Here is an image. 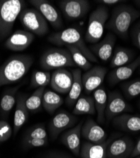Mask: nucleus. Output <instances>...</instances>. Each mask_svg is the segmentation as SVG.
I'll use <instances>...</instances> for the list:
<instances>
[{"label":"nucleus","mask_w":140,"mask_h":158,"mask_svg":"<svg viewBox=\"0 0 140 158\" xmlns=\"http://www.w3.org/2000/svg\"><path fill=\"white\" fill-rule=\"evenodd\" d=\"M34 58L27 55L9 57L0 66V87L19 81L30 70Z\"/></svg>","instance_id":"nucleus-1"},{"label":"nucleus","mask_w":140,"mask_h":158,"mask_svg":"<svg viewBox=\"0 0 140 158\" xmlns=\"http://www.w3.org/2000/svg\"><path fill=\"white\" fill-rule=\"evenodd\" d=\"M140 17V11L128 5H118L114 8L110 19L106 27L121 38L128 36V31L132 23Z\"/></svg>","instance_id":"nucleus-2"},{"label":"nucleus","mask_w":140,"mask_h":158,"mask_svg":"<svg viewBox=\"0 0 140 158\" xmlns=\"http://www.w3.org/2000/svg\"><path fill=\"white\" fill-rule=\"evenodd\" d=\"M49 43L58 46L66 45L77 48L90 62H98L96 58L85 44L80 31L76 28L70 27L62 31L53 33L47 37Z\"/></svg>","instance_id":"nucleus-3"},{"label":"nucleus","mask_w":140,"mask_h":158,"mask_svg":"<svg viewBox=\"0 0 140 158\" xmlns=\"http://www.w3.org/2000/svg\"><path fill=\"white\" fill-rule=\"evenodd\" d=\"M23 0H0V41L8 37L17 17L25 9Z\"/></svg>","instance_id":"nucleus-4"},{"label":"nucleus","mask_w":140,"mask_h":158,"mask_svg":"<svg viewBox=\"0 0 140 158\" xmlns=\"http://www.w3.org/2000/svg\"><path fill=\"white\" fill-rule=\"evenodd\" d=\"M109 16L108 8L104 5L98 6L91 13L88 19V27L85 36L86 43L95 44L100 41Z\"/></svg>","instance_id":"nucleus-5"},{"label":"nucleus","mask_w":140,"mask_h":158,"mask_svg":"<svg viewBox=\"0 0 140 158\" xmlns=\"http://www.w3.org/2000/svg\"><path fill=\"white\" fill-rule=\"evenodd\" d=\"M39 63L41 68L46 70L76 66L70 52L64 48H52L46 51L41 56Z\"/></svg>","instance_id":"nucleus-6"},{"label":"nucleus","mask_w":140,"mask_h":158,"mask_svg":"<svg viewBox=\"0 0 140 158\" xmlns=\"http://www.w3.org/2000/svg\"><path fill=\"white\" fill-rule=\"evenodd\" d=\"M18 19L23 27L33 34L44 35L49 32L47 20L36 9L25 8L20 13Z\"/></svg>","instance_id":"nucleus-7"},{"label":"nucleus","mask_w":140,"mask_h":158,"mask_svg":"<svg viewBox=\"0 0 140 158\" xmlns=\"http://www.w3.org/2000/svg\"><path fill=\"white\" fill-rule=\"evenodd\" d=\"M78 122V118L69 112L61 110L58 112L49 122L48 130L53 141L57 139L63 131L73 128Z\"/></svg>","instance_id":"nucleus-8"},{"label":"nucleus","mask_w":140,"mask_h":158,"mask_svg":"<svg viewBox=\"0 0 140 158\" xmlns=\"http://www.w3.org/2000/svg\"><path fill=\"white\" fill-rule=\"evenodd\" d=\"M48 136L45 125L39 123L29 128L25 133L22 140L24 150L41 148L47 146Z\"/></svg>","instance_id":"nucleus-9"},{"label":"nucleus","mask_w":140,"mask_h":158,"mask_svg":"<svg viewBox=\"0 0 140 158\" xmlns=\"http://www.w3.org/2000/svg\"><path fill=\"white\" fill-rule=\"evenodd\" d=\"M59 6L66 19L74 20L83 18L90 9L87 0H62Z\"/></svg>","instance_id":"nucleus-10"},{"label":"nucleus","mask_w":140,"mask_h":158,"mask_svg":"<svg viewBox=\"0 0 140 158\" xmlns=\"http://www.w3.org/2000/svg\"><path fill=\"white\" fill-rule=\"evenodd\" d=\"M133 108L118 91L110 92L107 96L106 109V120L110 122L113 118L126 112L132 111Z\"/></svg>","instance_id":"nucleus-11"},{"label":"nucleus","mask_w":140,"mask_h":158,"mask_svg":"<svg viewBox=\"0 0 140 158\" xmlns=\"http://www.w3.org/2000/svg\"><path fill=\"white\" fill-rule=\"evenodd\" d=\"M107 72V69L101 66L91 68L82 76V81L85 93L90 94L102 84Z\"/></svg>","instance_id":"nucleus-12"},{"label":"nucleus","mask_w":140,"mask_h":158,"mask_svg":"<svg viewBox=\"0 0 140 158\" xmlns=\"http://www.w3.org/2000/svg\"><path fill=\"white\" fill-rule=\"evenodd\" d=\"M134 145L128 137L113 139L107 148V158H130Z\"/></svg>","instance_id":"nucleus-13"},{"label":"nucleus","mask_w":140,"mask_h":158,"mask_svg":"<svg viewBox=\"0 0 140 158\" xmlns=\"http://www.w3.org/2000/svg\"><path fill=\"white\" fill-rule=\"evenodd\" d=\"M29 2L41 13L54 29H60L62 27L63 22L60 14L49 2L45 0H30Z\"/></svg>","instance_id":"nucleus-14"},{"label":"nucleus","mask_w":140,"mask_h":158,"mask_svg":"<svg viewBox=\"0 0 140 158\" xmlns=\"http://www.w3.org/2000/svg\"><path fill=\"white\" fill-rule=\"evenodd\" d=\"M73 82L71 72L65 69L56 70L51 75L50 85L51 88L58 93L68 94Z\"/></svg>","instance_id":"nucleus-15"},{"label":"nucleus","mask_w":140,"mask_h":158,"mask_svg":"<svg viewBox=\"0 0 140 158\" xmlns=\"http://www.w3.org/2000/svg\"><path fill=\"white\" fill-rule=\"evenodd\" d=\"M34 38V35L29 31L18 30L7 38L5 46L11 51H22L32 44Z\"/></svg>","instance_id":"nucleus-16"},{"label":"nucleus","mask_w":140,"mask_h":158,"mask_svg":"<svg viewBox=\"0 0 140 158\" xmlns=\"http://www.w3.org/2000/svg\"><path fill=\"white\" fill-rule=\"evenodd\" d=\"M81 134L88 142L94 143L105 142L107 136L105 130L91 118H88L86 120L83 122Z\"/></svg>","instance_id":"nucleus-17"},{"label":"nucleus","mask_w":140,"mask_h":158,"mask_svg":"<svg viewBox=\"0 0 140 158\" xmlns=\"http://www.w3.org/2000/svg\"><path fill=\"white\" fill-rule=\"evenodd\" d=\"M116 37L112 32H108L102 40L90 46L89 49L97 58L103 61H107L112 56Z\"/></svg>","instance_id":"nucleus-18"},{"label":"nucleus","mask_w":140,"mask_h":158,"mask_svg":"<svg viewBox=\"0 0 140 158\" xmlns=\"http://www.w3.org/2000/svg\"><path fill=\"white\" fill-rule=\"evenodd\" d=\"M84 120L80 121L75 127L68 130L61 137L62 143L76 156H80L81 149V130Z\"/></svg>","instance_id":"nucleus-19"},{"label":"nucleus","mask_w":140,"mask_h":158,"mask_svg":"<svg viewBox=\"0 0 140 158\" xmlns=\"http://www.w3.org/2000/svg\"><path fill=\"white\" fill-rule=\"evenodd\" d=\"M140 67V55L130 63L114 69L108 75V82L112 86L130 78Z\"/></svg>","instance_id":"nucleus-20"},{"label":"nucleus","mask_w":140,"mask_h":158,"mask_svg":"<svg viewBox=\"0 0 140 158\" xmlns=\"http://www.w3.org/2000/svg\"><path fill=\"white\" fill-rule=\"evenodd\" d=\"M113 139L112 137L100 143L84 142L81 146L80 156L82 158H107V148Z\"/></svg>","instance_id":"nucleus-21"},{"label":"nucleus","mask_w":140,"mask_h":158,"mask_svg":"<svg viewBox=\"0 0 140 158\" xmlns=\"http://www.w3.org/2000/svg\"><path fill=\"white\" fill-rule=\"evenodd\" d=\"M113 126L128 132H138L140 131V116L130 114H122L112 120Z\"/></svg>","instance_id":"nucleus-22"},{"label":"nucleus","mask_w":140,"mask_h":158,"mask_svg":"<svg viewBox=\"0 0 140 158\" xmlns=\"http://www.w3.org/2000/svg\"><path fill=\"white\" fill-rule=\"evenodd\" d=\"M27 98V95L20 93L17 94L16 109L14 120V131L15 135L18 132L22 127L28 120L29 112L25 105Z\"/></svg>","instance_id":"nucleus-23"},{"label":"nucleus","mask_w":140,"mask_h":158,"mask_svg":"<svg viewBox=\"0 0 140 158\" xmlns=\"http://www.w3.org/2000/svg\"><path fill=\"white\" fill-rule=\"evenodd\" d=\"M23 84L24 82H22L4 92L0 101V115L3 118H7L8 117L11 110L17 103L18 90Z\"/></svg>","instance_id":"nucleus-24"},{"label":"nucleus","mask_w":140,"mask_h":158,"mask_svg":"<svg viewBox=\"0 0 140 158\" xmlns=\"http://www.w3.org/2000/svg\"><path fill=\"white\" fill-rule=\"evenodd\" d=\"M73 77V82L71 89L66 98V104L67 106L72 108L81 96L82 89L83 88L82 81V71L77 69L72 72Z\"/></svg>","instance_id":"nucleus-25"},{"label":"nucleus","mask_w":140,"mask_h":158,"mask_svg":"<svg viewBox=\"0 0 140 158\" xmlns=\"http://www.w3.org/2000/svg\"><path fill=\"white\" fill-rule=\"evenodd\" d=\"M94 99L96 110L97 120L98 123L104 124L106 122L105 113L107 102V94L104 87H98L94 92Z\"/></svg>","instance_id":"nucleus-26"},{"label":"nucleus","mask_w":140,"mask_h":158,"mask_svg":"<svg viewBox=\"0 0 140 158\" xmlns=\"http://www.w3.org/2000/svg\"><path fill=\"white\" fill-rule=\"evenodd\" d=\"M134 52L128 48L118 47L114 51L110 66L112 69H116L128 64L133 61Z\"/></svg>","instance_id":"nucleus-27"},{"label":"nucleus","mask_w":140,"mask_h":158,"mask_svg":"<svg viewBox=\"0 0 140 158\" xmlns=\"http://www.w3.org/2000/svg\"><path fill=\"white\" fill-rule=\"evenodd\" d=\"M64 102L62 98L55 92L46 90L43 94L42 105L44 109L50 114H53Z\"/></svg>","instance_id":"nucleus-28"},{"label":"nucleus","mask_w":140,"mask_h":158,"mask_svg":"<svg viewBox=\"0 0 140 158\" xmlns=\"http://www.w3.org/2000/svg\"><path fill=\"white\" fill-rule=\"evenodd\" d=\"M72 113L74 115L95 114L96 110L94 98L82 95L76 101Z\"/></svg>","instance_id":"nucleus-29"},{"label":"nucleus","mask_w":140,"mask_h":158,"mask_svg":"<svg viewBox=\"0 0 140 158\" xmlns=\"http://www.w3.org/2000/svg\"><path fill=\"white\" fill-rule=\"evenodd\" d=\"M66 47L70 52L75 65L78 66L79 68L85 71H88L92 67L91 62L89 61V60L77 48L71 45H66Z\"/></svg>","instance_id":"nucleus-30"},{"label":"nucleus","mask_w":140,"mask_h":158,"mask_svg":"<svg viewBox=\"0 0 140 158\" xmlns=\"http://www.w3.org/2000/svg\"><path fill=\"white\" fill-rule=\"evenodd\" d=\"M44 91L45 87L37 88L30 97L27 98L25 105L29 113H35L41 110Z\"/></svg>","instance_id":"nucleus-31"},{"label":"nucleus","mask_w":140,"mask_h":158,"mask_svg":"<svg viewBox=\"0 0 140 158\" xmlns=\"http://www.w3.org/2000/svg\"><path fill=\"white\" fill-rule=\"evenodd\" d=\"M121 87L125 97L128 99H133L140 95V78L124 82Z\"/></svg>","instance_id":"nucleus-32"},{"label":"nucleus","mask_w":140,"mask_h":158,"mask_svg":"<svg viewBox=\"0 0 140 158\" xmlns=\"http://www.w3.org/2000/svg\"><path fill=\"white\" fill-rule=\"evenodd\" d=\"M50 78L51 75L49 72L35 70L32 75L30 88L45 87L50 84Z\"/></svg>","instance_id":"nucleus-33"},{"label":"nucleus","mask_w":140,"mask_h":158,"mask_svg":"<svg viewBox=\"0 0 140 158\" xmlns=\"http://www.w3.org/2000/svg\"><path fill=\"white\" fill-rule=\"evenodd\" d=\"M12 128L5 120H0V142L8 140L11 136Z\"/></svg>","instance_id":"nucleus-34"},{"label":"nucleus","mask_w":140,"mask_h":158,"mask_svg":"<svg viewBox=\"0 0 140 158\" xmlns=\"http://www.w3.org/2000/svg\"><path fill=\"white\" fill-rule=\"evenodd\" d=\"M131 32L134 45L140 50V21L134 25Z\"/></svg>","instance_id":"nucleus-35"},{"label":"nucleus","mask_w":140,"mask_h":158,"mask_svg":"<svg viewBox=\"0 0 140 158\" xmlns=\"http://www.w3.org/2000/svg\"><path fill=\"white\" fill-rule=\"evenodd\" d=\"M96 2H98L104 6H113L123 2L120 1V0H99V1H96Z\"/></svg>","instance_id":"nucleus-36"},{"label":"nucleus","mask_w":140,"mask_h":158,"mask_svg":"<svg viewBox=\"0 0 140 158\" xmlns=\"http://www.w3.org/2000/svg\"><path fill=\"white\" fill-rule=\"evenodd\" d=\"M44 158H73L69 155L66 154H63V153H50L48 155H47Z\"/></svg>","instance_id":"nucleus-37"},{"label":"nucleus","mask_w":140,"mask_h":158,"mask_svg":"<svg viewBox=\"0 0 140 158\" xmlns=\"http://www.w3.org/2000/svg\"><path fill=\"white\" fill-rule=\"evenodd\" d=\"M138 156H140V137L138 139L136 143L134 145V148L133 149L130 158H134Z\"/></svg>","instance_id":"nucleus-38"},{"label":"nucleus","mask_w":140,"mask_h":158,"mask_svg":"<svg viewBox=\"0 0 140 158\" xmlns=\"http://www.w3.org/2000/svg\"><path fill=\"white\" fill-rule=\"evenodd\" d=\"M134 2L139 8H140V0H136V1H134Z\"/></svg>","instance_id":"nucleus-39"},{"label":"nucleus","mask_w":140,"mask_h":158,"mask_svg":"<svg viewBox=\"0 0 140 158\" xmlns=\"http://www.w3.org/2000/svg\"><path fill=\"white\" fill-rule=\"evenodd\" d=\"M138 72H139V73L140 74V67L138 68Z\"/></svg>","instance_id":"nucleus-40"},{"label":"nucleus","mask_w":140,"mask_h":158,"mask_svg":"<svg viewBox=\"0 0 140 158\" xmlns=\"http://www.w3.org/2000/svg\"><path fill=\"white\" fill-rule=\"evenodd\" d=\"M135 158H140V156H136V157H135Z\"/></svg>","instance_id":"nucleus-41"},{"label":"nucleus","mask_w":140,"mask_h":158,"mask_svg":"<svg viewBox=\"0 0 140 158\" xmlns=\"http://www.w3.org/2000/svg\"><path fill=\"white\" fill-rule=\"evenodd\" d=\"M139 109H140V101H139Z\"/></svg>","instance_id":"nucleus-42"}]
</instances>
